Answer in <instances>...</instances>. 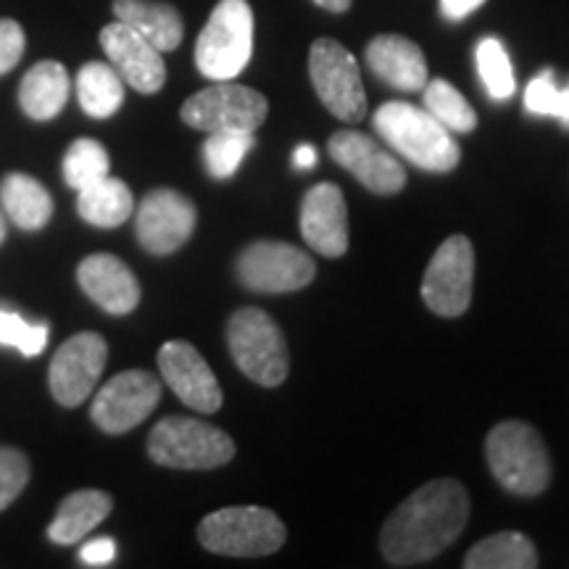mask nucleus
Masks as SVG:
<instances>
[{
    "instance_id": "nucleus-1",
    "label": "nucleus",
    "mask_w": 569,
    "mask_h": 569,
    "mask_svg": "<svg viewBox=\"0 0 569 569\" xmlns=\"http://www.w3.org/2000/svg\"><path fill=\"white\" fill-rule=\"evenodd\" d=\"M469 493L457 480H432L398 507L380 532V551L393 567L436 559L465 532Z\"/></svg>"
},
{
    "instance_id": "nucleus-2",
    "label": "nucleus",
    "mask_w": 569,
    "mask_h": 569,
    "mask_svg": "<svg viewBox=\"0 0 569 569\" xmlns=\"http://www.w3.org/2000/svg\"><path fill=\"white\" fill-rule=\"evenodd\" d=\"M372 124L396 153L425 172L446 174L459 167V142L427 109H417L407 101H388L375 111Z\"/></svg>"
},
{
    "instance_id": "nucleus-3",
    "label": "nucleus",
    "mask_w": 569,
    "mask_h": 569,
    "mask_svg": "<svg viewBox=\"0 0 569 569\" xmlns=\"http://www.w3.org/2000/svg\"><path fill=\"white\" fill-rule=\"evenodd\" d=\"M486 457L493 478L515 496H538L551 482V459L536 427L501 422L488 432Z\"/></svg>"
},
{
    "instance_id": "nucleus-4",
    "label": "nucleus",
    "mask_w": 569,
    "mask_h": 569,
    "mask_svg": "<svg viewBox=\"0 0 569 569\" xmlns=\"http://www.w3.org/2000/svg\"><path fill=\"white\" fill-rule=\"evenodd\" d=\"M253 56V11L248 0H219L196 40V67L206 80H234Z\"/></svg>"
},
{
    "instance_id": "nucleus-5",
    "label": "nucleus",
    "mask_w": 569,
    "mask_h": 569,
    "mask_svg": "<svg viewBox=\"0 0 569 569\" xmlns=\"http://www.w3.org/2000/svg\"><path fill=\"white\" fill-rule=\"evenodd\" d=\"M227 346H230L232 361L248 380L264 388H277L288 380V340L267 311L256 306L234 311L227 322Z\"/></svg>"
},
{
    "instance_id": "nucleus-6",
    "label": "nucleus",
    "mask_w": 569,
    "mask_h": 569,
    "mask_svg": "<svg viewBox=\"0 0 569 569\" xmlns=\"http://www.w3.org/2000/svg\"><path fill=\"white\" fill-rule=\"evenodd\" d=\"M198 540L219 557H269L284 546L288 528L272 509L227 507L201 519Z\"/></svg>"
},
{
    "instance_id": "nucleus-7",
    "label": "nucleus",
    "mask_w": 569,
    "mask_h": 569,
    "mask_svg": "<svg viewBox=\"0 0 569 569\" xmlns=\"http://www.w3.org/2000/svg\"><path fill=\"white\" fill-rule=\"evenodd\" d=\"M148 457L169 469H217L234 457L224 430L193 417H163L148 436Z\"/></svg>"
},
{
    "instance_id": "nucleus-8",
    "label": "nucleus",
    "mask_w": 569,
    "mask_h": 569,
    "mask_svg": "<svg viewBox=\"0 0 569 569\" xmlns=\"http://www.w3.org/2000/svg\"><path fill=\"white\" fill-rule=\"evenodd\" d=\"M309 77L319 101L332 117L343 122H361L367 117V92L359 61L338 40L319 38L309 53Z\"/></svg>"
},
{
    "instance_id": "nucleus-9",
    "label": "nucleus",
    "mask_w": 569,
    "mask_h": 569,
    "mask_svg": "<svg viewBox=\"0 0 569 569\" xmlns=\"http://www.w3.org/2000/svg\"><path fill=\"white\" fill-rule=\"evenodd\" d=\"M269 103L246 84L213 82L182 103V122L201 132H256L267 122Z\"/></svg>"
},
{
    "instance_id": "nucleus-10",
    "label": "nucleus",
    "mask_w": 569,
    "mask_h": 569,
    "mask_svg": "<svg viewBox=\"0 0 569 569\" xmlns=\"http://www.w3.org/2000/svg\"><path fill=\"white\" fill-rule=\"evenodd\" d=\"M161 401L159 377L146 369H127L113 375L92 398L90 419L109 436H124L146 422Z\"/></svg>"
},
{
    "instance_id": "nucleus-11",
    "label": "nucleus",
    "mask_w": 569,
    "mask_h": 569,
    "mask_svg": "<svg viewBox=\"0 0 569 569\" xmlns=\"http://www.w3.org/2000/svg\"><path fill=\"white\" fill-rule=\"evenodd\" d=\"M475 248L465 234L446 238L427 264L422 301L438 317H461L472 301Z\"/></svg>"
},
{
    "instance_id": "nucleus-12",
    "label": "nucleus",
    "mask_w": 569,
    "mask_h": 569,
    "mask_svg": "<svg viewBox=\"0 0 569 569\" xmlns=\"http://www.w3.org/2000/svg\"><path fill=\"white\" fill-rule=\"evenodd\" d=\"M315 259L280 240H259L238 256V280L256 293H293L315 280Z\"/></svg>"
},
{
    "instance_id": "nucleus-13",
    "label": "nucleus",
    "mask_w": 569,
    "mask_h": 569,
    "mask_svg": "<svg viewBox=\"0 0 569 569\" xmlns=\"http://www.w3.org/2000/svg\"><path fill=\"white\" fill-rule=\"evenodd\" d=\"M109 346L98 332H77L53 353L48 367V386L61 407L77 409L88 401L101 380Z\"/></svg>"
},
{
    "instance_id": "nucleus-14",
    "label": "nucleus",
    "mask_w": 569,
    "mask_h": 569,
    "mask_svg": "<svg viewBox=\"0 0 569 569\" xmlns=\"http://www.w3.org/2000/svg\"><path fill=\"white\" fill-rule=\"evenodd\" d=\"M196 222L198 211L188 196L172 188H159L140 201L134 232L148 253L169 256L188 243L196 232Z\"/></svg>"
},
{
    "instance_id": "nucleus-15",
    "label": "nucleus",
    "mask_w": 569,
    "mask_h": 569,
    "mask_svg": "<svg viewBox=\"0 0 569 569\" xmlns=\"http://www.w3.org/2000/svg\"><path fill=\"white\" fill-rule=\"evenodd\" d=\"M159 369L163 382L184 407L213 415L222 409L224 396L219 388L217 375L211 372L209 361L188 340H169L159 348Z\"/></svg>"
},
{
    "instance_id": "nucleus-16",
    "label": "nucleus",
    "mask_w": 569,
    "mask_h": 569,
    "mask_svg": "<svg viewBox=\"0 0 569 569\" xmlns=\"http://www.w3.org/2000/svg\"><path fill=\"white\" fill-rule=\"evenodd\" d=\"M327 151L346 172H351L377 196H396L407 184V172L396 156L367 134L353 130L336 132L327 142Z\"/></svg>"
},
{
    "instance_id": "nucleus-17",
    "label": "nucleus",
    "mask_w": 569,
    "mask_h": 569,
    "mask_svg": "<svg viewBox=\"0 0 569 569\" xmlns=\"http://www.w3.org/2000/svg\"><path fill=\"white\" fill-rule=\"evenodd\" d=\"M101 48L124 84H130L142 96H153L167 82L161 51H156L151 42L134 32L132 27H127L124 21H113V24L103 27Z\"/></svg>"
},
{
    "instance_id": "nucleus-18",
    "label": "nucleus",
    "mask_w": 569,
    "mask_h": 569,
    "mask_svg": "<svg viewBox=\"0 0 569 569\" xmlns=\"http://www.w3.org/2000/svg\"><path fill=\"white\" fill-rule=\"evenodd\" d=\"M303 240L327 259L348 251V206L343 190L332 182L315 184L301 203Z\"/></svg>"
},
{
    "instance_id": "nucleus-19",
    "label": "nucleus",
    "mask_w": 569,
    "mask_h": 569,
    "mask_svg": "<svg viewBox=\"0 0 569 569\" xmlns=\"http://www.w3.org/2000/svg\"><path fill=\"white\" fill-rule=\"evenodd\" d=\"M77 282L92 303L113 317H124L138 309L140 282L122 259L111 253H92L77 267Z\"/></svg>"
},
{
    "instance_id": "nucleus-20",
    "label": "nucleus",
    "mask_w": 569,
    "mask_h": 569,
    "mask_svg": "<svg viewBox=\"0 0 569 569\" xmlns=\"http://www.w3.org/2000/svg\"><path fill=\"white\" fill-rule=\"evenodd\" d=\"M367 67L390 88L403 92H422L430 80L422 48L403 34H377L367 46Z\"/></svg>"
},
{
    "instance_id": "nucleus-21",
    "label": "nucleus",
    "mask_w": 569,
    "mask_h": 569,
    "mask_svg": "<svg viewBox=\"0 0 569 569\" xmlns=\"http://www.w3.org/2000/svg\"><path fill=\"white\" fill-rule=\"evenodd\" d=\"M113 17L132 27L161 53L177 51L184 38L180 11L159 0H113Z\"/></svg>"
},
{
    "instance_id": "nucleus-22",
    "label": "nucleus",
    "mask_w": 569,
    "mask_h": 569,
    "mask_svg": "<svg viewBox=\"0 0 569 569\" xmlns=\"http://www.w3.org/2000/svg\"><path fill=\"white\" fill-rule=\"evenodd\" d=\"M69 71L59 61H38L21 77L19 106L32 122H51L69 101Z\"/></svg>"
},
{
    "instance_id": "nucleus-23",
    "label": "nucleus",
    "mask_w": 569,
    "mask_h": 569,
    "mask_svg": "<svg viewBox=\"0 0 569 569\" xmlns=\"http://www.w3.org/2000/svg\"><path fill=\"white\" fill-rule=\"evenodd\" d=\"M113 501L109 493L96 488H84L69 493L59 503L53 522L48 525V538L56 546H74L82 538H88L106 517L111 515Z\"/></svg>"
},
{
    "instance_id": "nucleus-24",
    "label": "nucleus",
    "mask_w": 569,
    "mask_h": 569,
    "mask_svg": "<svg viewBox=\"0 0 569 569\" xmlns=\"http://www.w3.org/2000/svg\"><path fill=\"white\" fill-rule=\"evenodd\" d=\"M0 206L19 230L38 232L51 222L53 198L46 184L24 172H9L0 180Z\"/></svg>"
},
{
    "instance_id": "nucleus-25",
    "label": "nucleus",
    "mask_w": 569,
    "mask_h": 569,
    "mask_svg": "<svg viewBox=\"0 0 569 569\" xmlns=\"http://www.w3.org/2000/svg\"><path fill=\"white\" fill-rule=\"evenodd\" d=\"M132 190L117 177H103L90 188L80 190V198H77V213L84 222L101 227V230H113V227L124 224L132 217Z\"/></svg>"
},
{
    "instance_id": "nucleus-26",
    "label": "nucleus",
    "mask_w": 569,
    "mask_h": 569,
    "mask_svg": "<svg viewBox=\"0 0 569 569\" xmlns=\"http://www.w3.org/2000/svg\"><path fill=\"white\" fill-rule=\"evenodd\" d=\"M77 101L92 119H109L124 103V80L111 63L90 61L77 71Z\"/></svg>"
},
{
    "instance_id": "nucleus-27",
    "label": "nucleus",
    "mask_w": 569,
    "mask_h": 569,
    "mask_svg": "<svg viewBox=\"0 0 569 569\" xmlns=\"http://www.w3.org/2000/svg\"><path fill=\"white\" fill-rule=\"evenodd\" d=\"M467 569H536L538 551L522 532H496L472 546L465 559Z\"/></svg>"
},
{
    "instance_id": "nucleus-28",
    "label": "nucleus",
    "mask_w": 569,
    "mask_h": 569,
    "mask_svg": "<svg viewBox=\"0 0 569 569\" xmlns=\"http://www.w3.org/2000/svg\"><path fill=\"white\" fill-rule=\"evenodd\" d=\"M425 109L451 132L467 134L478 127V113L461 92L446 80H427L425 84Z\"/></svg>"
},
{
    "instance_id": "nucleus-29",
    "label": "nucleus",
    "mask_w": 569,
    "mask_h": 569,
    "mask_svg": "<svg viewBox=\"0 0 569 569\" xmlns=\"http://www.w3.org/2000/svg\"><path fill=\"white\" fill-rule=\"evenodd\" d=\"M63 180L69 188H74L77 193L90 184H96L103 177H109L111 159L109 151L92 138H80L69 146V151L63 153Z\"/></svg>"
},
{
    "instance_id": "nucleus-30",
    "label": "nucleus",
    "mask_w": 569,
    "mask_h": 569,
    "mask_svg": "<svg viewBox=\"0 0 569 569\" xmlns=\"http://www.w3.org/2000/svg\"><path fill=\"white\" fill-rule=\"evenodd\" d=\"M253 146V132H209V138L203 142L206 172L213 180H230Z\"/></svg>"
},
{
    "instance_id": "nucleus-31",
    "label": "nucleus",
    "mask_w": 569,
    "mask_h": 569,
    "mask_svg": "<svg viewBox=\"0 0 569 569\" xmlns=\"http://www.w3.org/2000/svg\"><path fill=\"white\" fill-rule=\"evenodd\" d=\"M475 61H478L480 80L486 84L488 96L493 101H509L517 90V80L503 42L498 38H482L475 48Z\"/></svg>"
},
{
    "instance_id": "nucleus-32",
    "label": "nucleus",
    "mask_w": 569,
    "mask_h": 569,
    "mask_svg": "<svg viewBox=\"0 0 569 569\" xmlns=\"http://www.w3.org/2000/svg\"><path fill=\"white\" fill-rule=\"evenodd\" d=\"M48 338H51L48 322H27L17 311L0 306V346H11L27 359H34L46 351Z\"/></svg>"
},
{
    "instance_id": "nucleus-33",
    "label": "nucleus",
    "mask_w": 569,
    "mask_h": 569,
    "mask_svg": "<svg viewBox=\"0 0 569 569\" xmlns=\"http://www.w3.org/2000/svg\"><path fill=\"white\" fill-rule=\"evenodd\" d=\"M525 109L536 117H553L569 130V84L559 88L557 74L543 69L525 90Z\"/></svg>"
},
{
    "instance_id": "nucleus-34",
    "label": "nucleus",
    "mask_w": 569,
    "mask_h": 569,
    "mask_svg": "<svg viewBox=\"0 0 569 569\" xmlns=\"http://www.w3.org/2000/svg\"><path fill=\"white\" fill-rule=\"evenodd\" d=\"M30 482V461L19 448L0 446V511L9 509Z\"/></svg>"
},
{
    "instance_id": "nucleus-35",
    "label": "nucleus",
    "mask_w": 569,
    "mask_h": 569,
    "mask_svg": "<svg viewBox=\"0 0 569 569\" xmlns=\"http://www.w3.org/2000/svg\"><path fill=\"white\" fill-rule=\"evenodd\" d=\"M27 38L19 21L0 19V77L9 74L11 69L19 67L21 56H24Z\"/></svg>"
},
{
    "instance_id": "nucleus-36",
    "label": "nucleus",
    "mask_w": 569,
    "mask_h": 569,
    "mask_svg": "<svg viewBox=\"0 0 569 569\" xmlns=\"http://www.w3.org/2000/svg\"><path fill=\"white\" fill-rule=\"evenodd\" d=\"M117 559V543L113 538H92L88 543H82L80 549V561L84 567H106Z\"/></svg>"
},
{
    "instance_id": "nucleus-37",
    "label": "nucleus",
    "mask_w": 569,
    "mask_h": 569,
    "mask_svg": "<svg viewBox=\"0 0 569 569\" xmlns=\"http://www.w3.org/2000/svg\"><path fill=\"white\" fill-rule=\"evenodd\" d=\"M486 0H440V13L448 21H465L469 13H475Z\"/></svg>"
},
{
    "instance_id": "nucleus-38",
    "label": "nucleus",
    "mask_w": 569,
    "mask_h": 569,
    "mask_svg": "<svg viewBox=\"0 0 569 569\" xmlns=\"http://www.w3.org/2000/svg\"><path fill=\"white\" fill-rule=\"evenodd\" d=\"M317 163L315 146H298L293 153V167L296 169H311Z\"/></svg>"
},
{
    "instance_id": "nucleus-39",
    "label": "nucleus",
    "mask_w": 569,
    "mask_h": 569,
    "mask_svg": "<svg viewBox=\"0 0 569 569\" xmlns=\"http://www.w3.org/2000/svg\"><path fill=\"white\" fill-rule=\"evenodd\" d=\"M319 9L332 11V13H343L351 9V0H315Z\"/></svg>"
},
{
    "instance_id": "nucleus-40",
    "label": "nucleus",
    "mask_w": 569,
    "mask_h": 569,
    "mask_svg": "<svg viewBox=\"0 0 569 569\" xmlns=\"http://www.w3.org/2000/svg\"><path fill=\"white\" fill-rule=\"evenodd\" d=\"M6 240V219H3V213H0V243H3Z\"/></svg>"
}]
</instances>
